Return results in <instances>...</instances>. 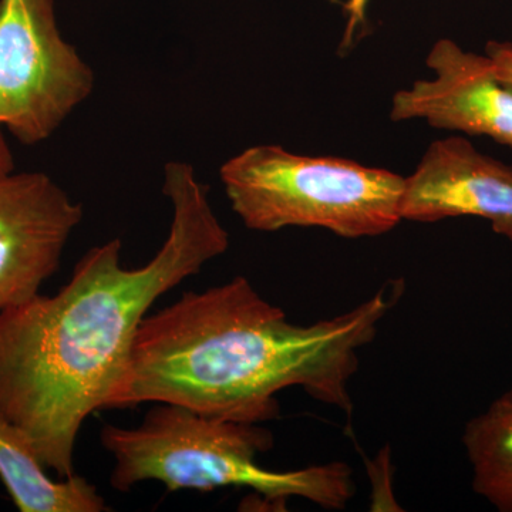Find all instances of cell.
Masks as SVG:
<instances>
[{"instance_id":"10","label":"cell","mask_w":512,"mask_h":512,"mask_svg":"<svg viewBox=\"0 0 512 512\" xmlns=\"http://www.w3.org/2000/svg\"><path fill=\"white\" fill-rule=\"evenodd\" d=\"M464 450L473 490L501 512H512V404L503 396L468 421Z\"/></svg>"},{"instance_id":"11","label":"cell","mask_w":512,"mask_h":512,"mask_svg":"<svg viewBox=\"0 0 512 512\" xmlns=\"http://www.w3.org/2000/svg\"><path fill=\"white\" fill-rule=\"evenodd\" d=\"M485 56L490 60L497 79L512 87V45L490 42L485 47Z\"/></svg>"},{"instance_id":"14","label":"cell","mask_w":512,"mask_h":512,"mask_svg":"<svg viewBox=\"0 0 512 512\" xmlns=\"http://www.w3.org/2000/svg\"><path fill=\"white\" fill-rule=\"evenodd\" d=\"M503 397H504V399H507L508 402H510L512 404V389L508 390L507 393H504Z\"/></svg>"},{"instance_id":"13","label":"cell","mask_w":512,"mask_h":512,"mask_svg":"<svg viewBox=\"0 0 512 512\" xmlns=\"http://www.w3.org/2000/svg\"><path fill=\"white\" fill-rule=\"evenodd\" d=\"M15 170V163H13V156L10 153L8 143L3 137L2 130H0V177L5 174L12 173Z\"/></svg>"},{"instance_id":"5","label":"cell","mask_w":512,"mask_h":512,"mask_svg":"<svg viewBox=\"0 0 512 512\" xmlns=\"http://www.w3.org/2000/svg\"><path fill=\"white\" fill-rule=\"evenodd\" d=\"M94 74L57 26L53 0H0V128L52 136L93 92Z\"/></svg>"},{"instance_id":"3","label":"cell","mask_w":512,"mask_h":512,"mask_svg":"<svg viewBox=\"0 0 512 512\" xmlns=\"http://www.w3.org/2000/svg\"><path fill=\"white\" fill-rule=\"evenodd\" d=\"M101 444L114 457L111 487L130 491L158 481L167 491L249 488L268 503L302 498L325 510H345L356 495L352 468L342 461L293 471L262 467L256 456L274 446L258 424L204 416L158 403L133 429L106 426Z\"/></svg>"},{"instance_id":"12","label":"cell","mask_w":512,"mask_h":512,"mask_svg":"<svg viewBox=\"0 0 512 512\" xmlns=\"http://www.w3.org/2000/svg\"><path fill=\"white\" fill-rule=\"evenodd\" d=\"M369 0H348L345 10L348 12L349 22L346 30V40L352 39L355 35L357 26L362 25L366 20V9Z\"/></svg>"},{"instance_id":"2","label":"cell","mask_w":512,"mask_h":512,"mask_svg":"<svg viewBox=\"0 0 512 512\" xmlns=\"http://www.w3.org/2000/svg\"><path fill=\"white\" fill-rule=\"evenodd\" d=\"M402 293L399 282L386 284L350 311L312 325L289 322L244 276L184 293L141 322L110 409L175 404L259 424L279 416L278 393L301 387L350 421L349 383L360 352Z\"/></svg>"},{"instance_id":"9","label":"cell","mask_w":512,"mask_h":512,"mask_svg":"<svg viewBox=\"0 0 512 512\" xmlns=\"http://www.w3.org/2000/svg\"><path fill=\"white\" fill-rule=\"evenodd\" d=\"M0 480L20 512H103L109 510L86 478L55 481L25 434L0 419Z\"/></svg>"},{"instance_id":"4","label":"cell","mask_w":512,"mask_h":512,"mask_svg":"<svg viewBox=\"0 0 512 512\" xmlns=\"http://www.w3.org/2000/svg\"><path fill=\"white\" fill-rule=\"evenodd\" d=\"M232 210L245 227L276 232L323 228L338 237H379L402 218L406 177L339 157L256 146L222 165Z\"/></svg>"},{"instance_id":"6","label":"cell","mask_w":512,"mask_h":512,"mask_svg":"<svg viewBox=\"0 0 512 512\" xmlns=\"http://www.w3.org/2000/svg\"><path fill=\"white\" fill-rule=\"evenodd\" d=\"M82 218V205L49 175L0 177V312L39 295Z\"/></svg>"},{"instance_id":"1","label":"cell","mask_w":512,"mask_h":512,"mask_svg":"<svg viewBox=\"0 0 512 512\" xmlns=\"http://www.w3.org/2000/svg\"><path fill=\"white\" fill-rule=\"evenodd\" d=\"M164 194L173 222L147 265H121V242L113 239L90 249L57 295L39 293L0 312V419L22 431L60 478L74 476L84 421L110 409L151 306L229 247L190 164L165 165Z\"/></svg>"},{"instance_id":"8","label":"cell","mask_w":512,"mask_h":512,"mask_svg":"<svg viewBox=\"0 0 512 512\" xmlns=\"http://www.w3.org/2000/svg\"><path fill=\"white\" fill-rule=\"evenodd\" d=\"M478 217L512 242V167L461 137L434 141L406 177L403 221Z\"/></svg>"},{"instance_id":"7","label":"cell","mask_w":512,"mask_h":512,"mask_svg":"<svg viewBox=\"0 0 512 512\" xmlns=\"http://www.w3.org/2000/svg\"><path fill=\"white\" fill-rule=\"evenodd\" d=\"M426 63L433 79L394 94L392 120H426L431 127L487 136L512 148V87L497 79L487 56L440 39Z\"/></svg>"}]
</instances>
